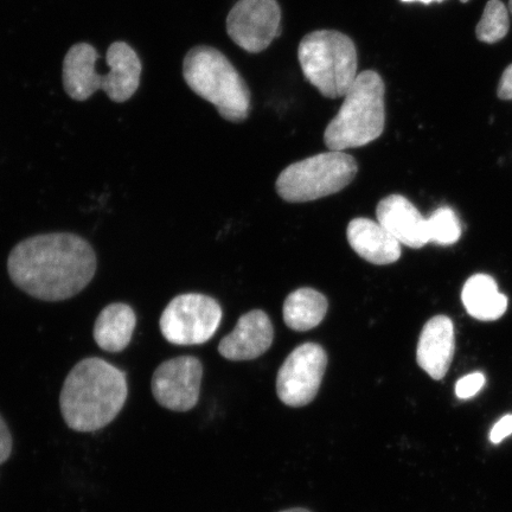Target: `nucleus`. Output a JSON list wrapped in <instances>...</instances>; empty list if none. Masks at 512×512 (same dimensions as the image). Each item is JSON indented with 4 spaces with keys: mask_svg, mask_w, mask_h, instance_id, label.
I'll use <instances>...</instances> for the list:
<instances>
[{
    "mask_svg": "<svg viewBox=\"0 0 512 512\" xmlns=\"http://www.w3.org/2000/svg\"><path fill=\"white\" fill-rule=\"evenodd\" d=\"M8 271L14 284L44 302L73 298L91 283L96 256L81 236L54 233L32 236L12 249Z\"/></svg>",
    "mask_w": 512,
    "mask_h": 512,
    "instance_id": "1",
    "label": "nucleus"
},
{
    "mask_svg": "<svg viewBox=\"0 0 512 512\" xmlns=\"http://www.w3.org/2000/svg\"><path fill=\"white\" fill-rule=\"evenodd\" d=\"M126 375L99 357L82 360L63 383L60 407L70 430L91 433L110 425L124 408Z\"/></svg>",
    "mask_w": 512,
    "mask_h": 512,
    "instance_id": "2",
    "label": "nucleus"
},
{
    "mask_svg": "<svg viewBox=\"0 0 512 512\" xmlns=\"http://www.w3.org/2000/svg\"><path fill=\"white\" fill-rule=\"evenodd\" d=\"M384 94L386 86L379 73L366 70L358 74L344 96L341 110L326 127V147L330 151L343 152L380 138L386 125Z\"/></svg>",
    "mask_w": 512,
    "mask_h": 512,
    "instance_id": "3",
    "label": "nucleus"
},
{
    "mask_svg": "<svg viewBox=\"0 0 512 512\" xmlns=\"http://www.w3.org/2000/svg\"><path fill=\"white\" fill-rule=\"evenodd\" d=\"M183 75L192 91L214 105L222 118L232 123L248 118L251 92L221 51L204 46L191 49L183 62Z\"/></svg>",
    "mask_w": 512,
    "mask_h": 512,
    "instance_id": "4",
    "label": "nucleus"
},
{
    "mask_svg": "<svg viewBox=\"0 0 512 512\" xmlns=\"http://www.w3.org/2000/svg\"><path fill=\"white\" fill-rule=\"evenodd\" d=\"M298 59L306 80L325 98H342L357 79V49L342 32L318 30L306 35Z\"/></svg>",
    "mask_w": 512,
    "mask_h": 512,
    "instance_id": "5",
    "label": "nucleus"
},
{
    "mask_svg": "<svg viewBox=\"0 0 512 512\" xmlns=\"http://www.w3.org/2000/svg\"><path fill=\"white\" fill-rule=\"evenodd\" d=\"M357 171L355 158L347 153H320L288 166L278 177L275 188L286 202L316 201L348 187Z\"/></svg>",
    "mask_w": 512,
    "mask_h": 512,
    "instance_id": "6",
    "label": "nucleus"
},
{
    "mask_svg": "<svg viewBox=\"0 0 512 512\" xmlns=\"http://www.w3.org/2000/svg\"><path fill=\"white\" fill-rule=\"evenodd\" d=\"M222 309L204 294H181L171 300L160 317V331L171 344L197 345L209 341L219 329Z\"/></svg>",
    "mask_w": 512,
    "mask_h": 512,
    "instance_id": "7",
    "label": "nucleus"
},
{
    "mask_svg": "<svg viewBox=\"0 0 512 512\" xmlns=\"http://www.w3.org/2000/svg\"><path fill=\"white\" fill-rule=\"evenodd\" d=\"M328 355L316 343H305L288 356L277 376V394L288 407L310 405L322 386Z\"/></svg>",
    "mask_w": 512,
    "mask_h": 512,
    "instance_id": "8",
    "label": "nucleus"
},
{
    "mask_svg": "<svg viewBox=\"0 0 512 512\" xmlns=\"http://www.w3.org/2000/svg\"><path fill=\"white\" fill-rule=\"evenodd\" d=\"M227 32L243 50L261 53L280 35L279 3L277 0H239L227 17Z\"/></svg>",
    "mask_w": 512,
    "mask_h": 512,
    "instance_id": "9",
    "label": "nucleus"
},
{
    "mask_svg": "<svg viewBox=\"0 0 512 512\" xmlns=\"http://www.w3.org/2000/svg\"><path fill=\"white\" fill-rule=\"evenodd\" d=\"M203 366L192 356L172 358L160 364L151 380L152 394L160 406L172 412H189L200 399Z\"/></svg>",
    "mask_w": 512,
    "mask_h": 512,
    "instance_id": "10",
    "label": "nucleus"
},
{
    "mask_svg": "<svg viewBox=\"0 0 512 512\" xmlns=\"http://www.w3.org/2000/svg\"><path fill=\"white\" fill-rule=\"evenodd\" d=\"M273 339L270 317L264 311L254 310L243 315L232 334L222 339L219 352L229 361H252L272 347Z\"/></svg>",
    "mask_w": 512,
    "mask_h": 512,
    "instance_id": "11",
    "label": "nucleus"
},
{
    "mask_svg": "<svg viewBox=\"0 0 512 512\" xmlns=\"http://www.w3.org/2000/svg\"><path fill=\"white\" fill-rule=\"evenodd\" d=\"M454 351L456 335L452 320L446 316L428 320L421 331L416 348V362L419 367L433 380H443L450 370Z\"/></svg>",
    "mask_w": 512,
    "mask_h": 512,
    "instance_id": "12",
    "label": "nucleus"
},
{
    "mask_svg": "<svg viewBox=\"0 0 512 512\" xmlns=\"http://www.w3.org/2000/svg\"><path fill=\"white\" fill-rule=\"evenodd\" d=\"M377 222L402 245L418 249L427 245V219L414 204L400 195H390L377 204Z\"/></svg>",
    "mask_w": 512,
    "mask_h": 512,
    "instance_id": "13",
    "label": "nucleus"
},
{
    "mask_svg": "<svg viewBox=\"0 0 512 512\" xmlns=\"http://www.w3.org/2000/svg\"><path fill=\"white\" fill-rule=\"evenodd\" d=\"M348 241L354 251L373 265H390L401 256V243L379 222L358 217L349 223Z\"/></svg>",
    "mask_w": 512,
    "mask_h": 512,
    "instance_id": "14",
    "label": "nucleus"
},
{
    "mask_svg": "<svg viewBox=\"0 0 512 512\" xmlns=\"http://www.w3.org/2000/svg\"><path fill=\"white\" fill-rule=\"evenodd\" d=\"M99 55L91 44L70 48L63 63V85L70 98L85 101L104 88L105 75L96 72Z\"/></svg>",
    "mask_w": 512,
    "mask_h": 512,
    "instance_id": "15",
    "label": "nucleus"
},
{
    "mask_svg": "<svg viewBox=\"0 0 512 512\" xmlns=\"http://www.w3.org/2000/svg\"><path fill=\"white\" fill-rule=\"evenodd\" d=\"M110 72L105 74L104 91L114 102H125L137 92L142 75V63L127 43L115 42L107 51Z\"/></svg>",
    "mask_w": 512,
    "mask_h": 512,
    "instance_id": "16",
    "label": "nucleus"
},
{
    "mask_svg": "<svg viewBox=\"0 0 512 512\" xmlns=\"http://www.w3.org/2000/svg\"><path fill=\"white\" fill-rule=\"evenodd\" d=\"M137 316L132 307L115 303L105 307L96 319L93 337L96 344L107 352H120L131 343Z\"/></svg>",
    "mask_w": 512,
    "mask_h": 512,
    "instance_id": "17",
    "label": "nucleus"
},
{
    "mask_svg": "<svg viewBox=\"0 0 512 512\" xmlns=\"http://www.w3.org/2000/svg\"><path fill=\"white\" fill-rule=\"evenodd\" d=\"M462 299L467 313L484 322L501 318L508 309V298L499 292L495 279L488 274H476L467 280Z\"/></svg>",
    "mask_w": 512,
    "mask_h": 512,
    "instance_id": "18",
    "label": "nucleus"
},
{
    "mask_svg": "<svg viewBox=\"0 0 512 512\" xmlns=\"http://www.w3.org/2000/svg\"><path fill=\"white\" fill-rule=\"evenodd\" d=\"M328 307L324 294L309 287L299 288L285 300L284 320L294 331H309L323 322Z\"/></svg>",
    "mask_w": 512,
    "mask_h": 512,
    "instance_id": "19",
    "label": "nucleus"
},
{
    "mask_svg": "<svg viewBox=\"0 0 512 512\" xmlns=\"http://www.w3.org/2000/svg\"><path fill=\"white\" fill-rule=\"evenodd\" d=\"M510 29L509 10L501 0H490L476 28L480 42L494 44L502 41Z\"/></svg>",
    "mask_w": 512,
    "mask_h": 512,
    "instance_id": "20",
    "label": "nucleus"
},
{
    "mask_svg": "<svg viewBox=\"0 0 512 512\" xmlns=\"http://www.w3.org/2000/svg\"><path fill=\"white\" fill-rule=\"evenodd\" d=\"M427 233L430 242L450 246L462 236V223L451 208L441 207L427 219Z\"/></svg>",
    "mask_w": 512,
    "mask_h": 512,
    "instance_id": "21",
    "label": "nucleus"
},
{
    "mask_svg": "<svg viewBox=\"0 0 512 512\" xmlns=\"http://www.w3.org/2000/svg\"><path fill=\"white\" fill-rule=\"evenodd\" d=\"M485 382V376L482 373L466 375L456 384V395L462 400L473 398L482 390Z\"/></svg>",
    "mask_w": 512,
    "mask_h": 512,
    "instance_id": "22",
    "label": "nucleus"
},
{
    "mask_svg": "<svg viewBox=\"0 0 512 512\" xmlns=\"http://www.w3.org/2000/svg\"><path fill=\"white\" fill-rule=\"evenodd\" d=\"M12 453V437L8 425L0 415V465L8 462Z\"/></svg>",
    "mask_w": 512,
    "mask_h": 512,
    "instance_id": "23",
    "label": "nucleus"
},
{
    "mask_svg": "<svg viewBox=\"0 0 512 512\" xmlns=\"http://www.w3.org/2000/svg\"><path fill=\"white\" fill-rule=\"evenodd\" d=\"M512 434V414L505 415L497 424L492 428L490 433V440L492 444H499L505 438Z\"/></svg>",
    "mask_w": 512,
    "mask_h": 512,
    "instance_id": "24",
    "label": "nucleus"
},
{
    "mask_svg": "<svg viewBox=\"0 0 512 512\" xmlns=\"http://www.w3.org/2000/svg\"><path fill=\"white\" fill-rule=\"evenodd\" d=\"M497 94L499 99L512 100V64L505 69L499 81Z\"/></svg>",
    "mask_w": 512,
    "mask_h": 512,
    "instance_id": "25",
    "label": "nucleus"
},
{
    "mask_svg": "<svg viewBox=\"0 0 512 512\" xmlns=\"http://www.w3.org/2000/svg\"><path fill=\"white\" fill-rule=\"evenodd\" d=\"M403 3H413V2H420L424 4H430L432 2H443V0H401Z\"/></svg>",
    "mask_w": 512,
    "mask_h": 512,
    "instance_id": "26",
    "label": "nucleus"
},
{
    "mask_svg": "<svg viewBox=\"0 0 512 512\" xmlns=\"http://www.w3.org/2000/svg\"><path fill=\"white\" fill-rule=\"evenodd\" d=\"M280 512H312V511L304 509V508H292V509H287V510H283Z\"/></svg>",
    "mask_w": 512,
    "mask_h": 512,
    "instance_id": "27",
    "label": "nucleus"
},
{
    "mask_svg": "<svg viewBox=\"0 0 512 512\" xmlns=\"http://www.w3.org/2000/svg\"><path fill=\"white\" fill-rule=\"evenodd\" d=\"M509 11L510 14L512 15V0H509Z\"/></svg>",
    "mask_w": 512,
    "mask_h": 512,
    "instance_id": "28",
    "label": "nucleus"
},
{
    "mask_svg": "<svg viewBox=\"0 0 512 512\" xmlns=\"http://www.w3.org/2000/svg\"><path fill=\"white\" fill-rule=\"evenodd\" d=\"M460 2L467 3V2H469V0H460Z\"/></svg>",
    "mask_w": 512,
    "mask_h": 512,
    "instance_id": "29",
    "label": "nucleus"
}]
</instances>
